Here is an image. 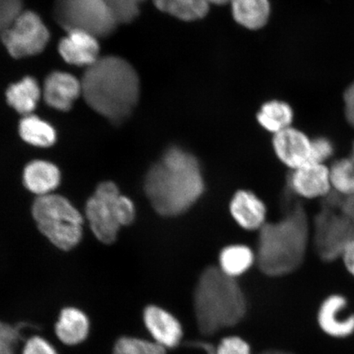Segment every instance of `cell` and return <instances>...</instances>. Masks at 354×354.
<instances>
[{
	"label": "cell",
	"instance_id": "1",
	"mask_svg": "<svg viewBox=\"0 0 354 354\" xmlns=\"http://www.w3.org/2000/svg\"><path fill=\"white\" fill-rule=\"evenodd\" d=\"M205 189L201 162L180 146L167 148L145 176V196L153 210L165 218L184 214L202 198Z\"/></svg>",
	"mask_w": 354,
	"mask_h": 354
},
{
	"label": "cell",
	"instance_id": "2",
	"mask_svg": "<svg viewBox=\"0 0 354 354\" xmlns=\"http://www.w3.org/2000/svg\"><path fill=\"white\" fill-rule=\"evenodd\" d=\"M82 94L87 104L113 125H121L134 112L140 95L138 73L121 57H101L86 68Z\"/></svg>",
	"mask_w": 354,
	"mask_h": 354
},
{
	"label": "cell",
	"instance_id": "3",
	"mask_svg": "<svg viewBox=\"0 0 354 354\" xmlns=\"http://www.w3.org/2000/svg\"><path fill=\"white\" fill-rule=\"evenodd\" d=\"M282 218L268 221L259 230L256 264L264 275L280 277L301 267L306 257L312 227L299 202L289 201Z\"/></svg>",
	"mask_w": 354,
	"mask_h": 354
},
{
	"label": "cell",
	"instance_id": "4",
	"mask_svg": "<svg viewBox=\"0 0 354 354\" xmlns=\"http://www.w3.org/2000/svg\"><path fill=\"white\" fill-rule=\"evenodd\" d=\"M193 308L198 331L212 336L241 323L248 302L237 279L221 271L218 266L206 268L199 276L193 294Z\"/></svg>",
	"mask_w": 354,
	"mask_h": 354
},
{
	"label": "cell",
	"instance_id": "5",
	"mask_svg": "<svg viewBox=\"0 0 354 354\" xmlns=\"http://www.w3.org/2000/svg\"><path fill=\"white\" fill-rule=\"evenodd\" d=\"M32 214L39 231L57 249L68 251L81 242L83 216L66 197L55 193L37 197Z\"/></svg>",
	"mask_w": 354,
	"mask_h": 354
},
{
	"label": "cell",
	"instance_id": "6",
	"mask_svg": "<svg viewBox=\"0 0 354 354\" xmlns=\"http://www.w3.org/2000/svg\"><path fill=\"white\" fill-rule=\"evenodd\" d=\"M335 194L326 202L314 219L312 237L318 256L324 262L340 259L345 248L354 240V223L340 209L342 196Z\"/></svg>",
	"mask_w": 354,
	"mask_h": 354
},
{
	"label": "cell",
	"instance_id": "7",
	"mask_svg": "<svg viewBox=\"0 0 354 354\" xmlns=\"http://www.w3.org/2000/svg\"><path fill=\"white\" fill-rule=\"evenodd\" d=\"M54 17L66 32L82 30L98 39L109 37L119 24L105 0H55Z\"/></svg>",
	"mask_w": 354,
	"mask_h": 354
},
{
	"label": "cell",
	"instance_id": "8",
	"mask_svg": "<svg viewBox=\"0 0 354 354\" xmlns=\"http://www.w3.org/2000/svg\"><path fill=\"white\" fill-rule=\"evenodd\" d=\"M8 54L15 59L41 53L50 41V32L41 17L32 11H24L1 34Z\"/></svg>",
	"mask_w": 354,
	"mask_h": 354
},
{
	"label": "cell",
	"instance_id": "9",
	"mask_svg": "<svg viewBox=\"0 0 354 354\" xmlns=\"http://www.w3.org/2000/svg\"><path fill=\"white\" fill-rule=\"evenodd\" d=\"M118 185L113 181H104L98 185L86 205V216L93 234L106 245H111L117 240L120 231L115 214L114 201L120 194Z\"/></svg>",
	"mask_w": 354,
	"mask_h": 354
},
{
	"label": "cell",
	"instance_id": "10",
	"mask_svg": "<svg viewBox=\"0 0 354 354\" xmlns=\"http://www.w3.org/2000/svg\"><path fill=\"white\" fill-rule=\"evenodd\" d=\"M287 187L288 192L295 197L325 198L332 193L329 167L310 162L292 170L288 176Z\"/></svg>",
	"mask_w": 354,
	"mask_h": 354
},
{
	"label": "cell",
	"instance_id": "11",
	"mask_svg": "<svg viewBox=\"0 0 354 354\" xmlns=\"http://www.w3.org/2000/svg\"><path fill=\"white\" fill-rule=\"evenodd\" d=\"M272 147L279 160L290 171L313 162V140L294 127L273 135Z\"/></svg>",
	"mask_w": 354,
	"mask_h": 354
},
{
	"label": "cell",
	"instance_id": "12",
	"mask_svg": "<svg viewBox=\"0 0 354 354\" xmlns=\"http://www.w3.org/2000/svg\"><path fill=\"white\" fill-rule=\"evenodd\" d=\"M146 328L153 342L166 349L176 348L183 342L184 332L178 319L166 309L150 304L144 309Z\"/></svg>",
	"mask_w": 354,
	"mask_h": 354
},
{
	"label": "cell",
	"instance_id": "13",
	"mask_svg": "<svg viewBox=\"0 0 354 354\" xmlns=\"http://www.w3.org/2000/svg\"><path fill=\"white\" fill-rule=\"evenodd\" d=\"M229 210L234 223L245 231L259 232L268 223L267 206L249 189H239L233 194Z\"/></svg>",
	"mask_w": 354,
	"mask_h": 354
},
{
	"label": "cell",
	"instance_id": "14",
	"mask_svg": "<svg viewBox=\"0 0 354 354\" xmlns=\"http://www.w3.org/2000/svg\"><path fill=\"white\" fill-rule=\"evenodd\" d=\"M347 299L332 295L323 301L317 313V322L326 335L346 338L354 333V314L347 313Z\"/></svg>",
	"mask_w": 354,
	"mask_h": 354
},
{
	"label": "cell",
	"instance_id": "15",
	"mask_svg": "<svg viewBox=\"0 0 354 354\" xmlns=\"http://www.w3.org/2000/svg\"><path fill=\"white\" fill-rule=\"evenodd\" d=\"M59 54L66 63L88 66L100 59L98 38L82 30H71L59 43Z\"/></svg>",
	"mask_w": 354,
	"mask_h": 354
},
{
	"label": "cell",
	"instance_id": "16",
	"mask_svg": "<svg viewBox=\"0 0 354 354\" xmlns=\"http://www.w3.org/2000/svg\"><path fill=\"white\" fill-rule=\"evenodd\" d=\"M81 94V82L69 73H53L44 82V99L57 110L68 111Z\"/></svg>",
	"mask_w": 354,
	"mask_h": 354
},
{
	"label": "cell",
	"instance_id": "17",
	"mask_svg": "<svg viewBox=\"0 0 354 354\" xmlns=\"http://www.w3.org/2000/svg\"><path fill=\"white\" fill-rule=\"evenodd\" d=\"M61 171L54 162L37 159L28 163L22 172V183L37 197L54 194L61 183Z\"/></svg>",
	"mask_w": 354,
	"mask_h": 354
},
{
	"label": "cell",
	"instance_id": "18",
	"mask_svg": "<svg viewBox=\"0 0 354 354\" xmlns=\"http://www.w3.org/2000/svg\"><path fill=\"white\" fill-rule=\"evenodd\" d=\"M90 320L81 309L69 307L62 310L55 332L62 342L77 345L85 342L90 332Z\"/></svg>",
	"mask_w": 354,
	"mask_h": 354
},
{
	"label": "cell",
	"instance_id": "19",
	"mask_svg": "<svg viewBox=\"0 0 354 354\" xmlns=\"http://www.w3.org/2000/svg\"><path fill=\"white\" fill-rule=\"evenodd\" d=\"M234 21L248 30L264 28L271 15L269 0H232Z\"/></svg>",
	"mask_w": 354,
	"mask_h": 354
},
{
	"label": "cell",
	"instance_id": "20",
	"mask_svg": "<svg viewBox=\"0 0 354 354\" xmlns=\"http://www.w3.org/2000/svg\"><path fill=\"white\" fill-rule=\"evenodd\" d=\"M255 263V251L242 243H234L221 250L218 267L225 275L237 279L249 271Z\"/></svg>",
	"mask_w": 354,
	"mask_h": 354
},
{
	"label": "cell",
	"instance_id": "21",
	"mask_svg": "<svg viewBox=\"0 0 354 354\" xmlns=\"http://www.w3.org/2000/svg\"><path fill=\"white\" fill-rule=\"evenodd\" d=\"M41 93L37 82L33 77H26L8 87L7 101L17 113L26 116L37 107Z\"/></svg>",
	"mask_w": 354,
	"mask_h": 354
},
{
	"label": "cell",
	"instance_id": "22",
	"mask_svg": "<svg viewBox=\"0 0 354 354\" xmlns=\"http://www.w3.org/2000/svg\"><path fill=\"white\" fill-rule=\"evenodd\" d=\"M21 138L38 148H48L57 140V133L50 123L35 115H26L19 123Z\"/></svg>",
	"mask_w": 354,
	"mask_h": 354
},
{
	"label": "cell",
	"instance_id": "23",
	"mask_svg": "<svg viewBox=\"0 0 354 354\" xmlns=\"http://www.w3.org/2000/svg\"><path fill=\"white\" fill-rule=\"evenodd\" d=\"M293 118L294 113L290 106L279 100L267 102L257 115L260 126L273 135L290 127Z\"/></svg>",
	"mask_w": 354,
	"mask_h": 354
},
{
	"label": "cell",
	"instance_id": "24",
	"mask_svg": "<svg viewBox=\"0 0 354 354\" xmlns=\"http://www.w3.org/2000/svg\"><path fill=\"white\" fill-rule=\"evenodd\" d=\"M155 7L176 19L193 21L203 19L209 12L206 0H153Z\"/></svg>",
	"mask_w": 354,
	"mask_h": 354
},
{
	"label": "cell",
	"instance_id": "25",
	"mask_svg": "<svg viewBox=\"0 0 354 354\" xmlns=\"http://www.w3.org/2000/svg\"><path fill=\"white\" fill-rule=\"evenodd\" d=\"M332 192L342 197L354 194V162L351 158L339 159L329 167Z\"/></svg>",
	"mask_w": 354,
	"mask_h": 354
},
{
	"label": "cell",
	"instance_id": "26",
	"mask_svg": "<svg viewBox=\"0 0 354 354\" xmlns=\"http://www.w3.org/2000/svg\"><path fill=\"white\" fill-rule=\"evenodd\" d=\"M113 354H167V349L154 342L124 336L115 344Z\"/></svg>",
	"mask_w": 354,
	"mask_h": 354
},
{
	"label": "cell",
	"instance_id": "27",
	"mask_svg": "<svg viewBox=\"0 0 354 354\" xmlns=\"http://www.w3.org/2000/svg\"><path fill=\"white\" fill-rule=\"evenodd\" d=\"M119 24H131L140 15V4L145 0H105Z\"/></svg>",
	"mask_w": 354,
	"mask_h": 354
},
{
	"label": "cell",
	"instance_id": "28",
	"mask_svg": "<svg viewBox=\"0 0 354 354\" xmlns=\"http://www.w3.org/2000/svg\"><path fill=\"white\" fill-rule=\"evenodd\" d=\"M114 211L119 225L127 227L133 223L136 216L135 203L129 197L120 194L115 199Z\"/></svg>",
	"mask_w": 354,
	"mask_h": 354
},
{
	"label": "cell",
	"instance_id": "29",
	"mask_svg": "<svg viewBox=\"0 0 354 354\" xmlns=\"http://www.w3.org/2000/svg\"><path fill=\"white\" fill-rule=\"evenodd\" d=\"M24 7V0H0V34L19 17Z\"/></svg>",
	"mask_w": 354,
	"mask_h": 354
},
{
	"label": "cell",
	"instance_id": "30",
	"mask_svg": "<svg viewBox=\"0 0 354 354\" xmlns=\"http://www.w3.org/2000/svg\"><path fill=\"white\" fill-rule=\"evenodd\" d=\"M20 335L19 327L0 322V354H15Z\"/></svg>",
	"mask_w": 354,
	"mask_h": 354
},
{
	"label": "cell",
	"instance_id": "31",
	"mask_svg": "<svg viewBox=\"0 0 354 354\" xmlns=\"http://www.w3.org/2000/svg\"><path fill=\"white\" fill-rule=\"evenodd\" d=\"M215 354H251L250 345L238 336H229L215 347Z\"/></svg>",
	"mask_w": 354,
	"mask_h": 354
},
{
	"label": "cell",
	"instance_id": "32",
	"mask_svg": "<svg viewBox=\"0 0 354 354\" xmlns=\"http://www.w3.org/2000/svg\"><path fill=\"white\" fill-rule=\"evenodd\" d=\"M334 153L333 145L328 139L319 137L313 140V162L326 165Z\"/></svg>",
	"mask_w": 354,
	"mask_h": 354
},
{
	"label": "cell",
	"instance_id": "33",
	"mask_svg": "<svg viewBox=\"0 0 354 354\" xmlns=\"http://www.w3.org/2000/svg\"><path fill=\"white\" fill-rule=\"evenodd\" d=\"M22 354H59L55 348L39 336H34L26 342Z\"/></svg>",
	"mask_w": 354,
	"mask_h": 354
},
{
	"label": "cell",
	"instance_id": "34",
	"mask_svg": "<svg viewBox=\"0 0 354 354\" xmlns=\"http://www.w3.org/2000/svg\"><path fill=\"white\" fill-rule=\"evenodd\" d=\"M345 116L354 128V82L349 86L344 95Z\"/></svg>",
	"mask_w": 354,
	"mask_h": 354
},
{
	"label": "cell",
	"instance_id": "35",
	"mask_svg": "<svg viewBox=\"0 0 354 354\" xmlns=\"http://www.w3.org/2000/svg\"><path fill=\"white\" fill-rule=\"evenodd\" d=\"M345 268L354 277V240L345 248L342 257Z\"/></svg>",
	"mask_w": 354,
	"mask_h": 354
},
{
	"label": "cell",
	"instance_id": "36",
	"mask_svg": "<svg viewBox=\"0 0 354 354\" xmlns=\"http://www.w3.org/2000/svg\"><path fill=\"white\" fill-rule=\"evenodd\" d=\"M340 209L354 223V194L348 197H342Z\"/></svg>",
	"mask_w": 354,
	"mask_h": 354
},
{
	"label": "cell",
	"instance_id": "37",
	"mask_svg": "<svg viewBox=\"0 0 354 354\" xmlns=\"http://www.w3.org/2000/svg\"><path fill=\"white\" fill-rule=\"evenodd\" d=\"M185 346L201 349L205 354H215V346L211 343L202 342V340H194L185 343Z\"/></svg>",
	"mask_w": 354,
	"mask_h": 354
},
{
	"label": "cell",
	"instance_id": "38",
	"mask_svg": "<svg viewBox=\"0 0 354 354\" xmlns=\"http://www.w3.org/2000/svg\"><path fill=\"white\" fill-rule=\"evenodd\" d=\"M259 354H294L285 351H281V349H267Z\"/></svg>",
	"mask_w": 354,
	"mask_h": 354
},
{
	"label": "cell",
	"instance_id": "39",
	"mask_svg": "<svg viewBox=\"0 0 354 354\" xmlns=\"http://www.w3.org/2000/svg\"><path fill=\"white\" fill-rule=\"evenodd\" d=\"M210 4H216V6H223V4H227L231 3L232 0H206Z\"/></svg>",
	"mask_w": 354,
	"mask_h": 354
},
{
	"label": "cell",
	"instance_id": "40",
	"mask_svg": "<svg viewBox=\"0 0 354 354\" xmlns=\"http://www.w3.org/2000/svg\"><path fill=\"white\" fill-rule=\"evenodd\" d=\"M351 158L352 159V160L354 162V143L353 145V148H352V153H351Z\"/></svg>",
	"mask_w": 354,
	"mask_h": 354
}]
</instances>
